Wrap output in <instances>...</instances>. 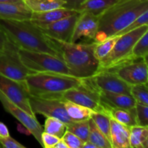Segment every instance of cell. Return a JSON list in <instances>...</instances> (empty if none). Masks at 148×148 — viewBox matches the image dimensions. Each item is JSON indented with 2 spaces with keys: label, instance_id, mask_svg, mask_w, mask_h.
<instances>
[{
  "label": "cell",
  "instance_id": "1",
  "mask_svg": "<svg viewBox=\"0 0 148 148\" xmlns=\"http://www.w3.org/2000/svg\"><path fill=\"white\" fill-rule=\"evenodd\" d=\"M0 27L20 49L47 53L62 59L60 49L54 40L44 34L30 20L0 19Z\"/></svg>",
  "mask_w": 148,
  "mask_h": 148
},
{
  "label": "cell",
  "instance_id": "2",
  "mask_svg": "<svg viewBox=\"0 0 148 148\" xmlns=\"http://www.w3.org/2000/svg\"><path fill=\"white\" fill-rule=\"evenodd\" d=\"M148 10V0H121L99 16L94 42L100 43L130 26Z\"/></svg>",
  "mask_w": 148,
  "mask_h": 148
},
{
  "label": "cell",
  "instance_id": "3",
  "mask_svg": "<svg viewBox=\"0 0 148 148\" xmlns=\"http://www.w3.org/2000/svg\"><path fill=\"white\" fill-rule=\"evenodd\" d=\"M53 40L60 49L62 59L72 76L85 79L99 72L100 61L95 55V42L71 43Z\"/></svg>",
  "mask_w": 148,
  "mask_h": 148
},
{
  "label": "cell",
  "instance_id": "4",
  "mask_svg": "<svg viewBox=\"0 0 148 148\" xmlns=\"http://www.w3.org/2000/svg\"><path fill=\"white\" fill-rule=\"evenodd\" d=\"M82 79L52 72H34L27 76L25 83L31 96L46 99H62L66 90L79 86Z\"/></svg>",
  "mask_w": 148,
  "mask_h": 148
},
{
  "label": "cell",
  "instance_id": "5",
  "mask_svg": "<svg viewBox=\"0 0 148 148\" xmlns=\"http://www.w3.org/2000/svg\"><path fill=\"white\" fill-rule=\"evenodd\" d=\"M147 30L148 25H144L119 35L111 52L100 62L99 71L110 69L126 61L134 59L132 54L134 46Z\"/></svg>",
  "mask_w": 148,
  "mask_h": 148
},
{
  "label": "cell",
  "instance_id": "6",
  "mask_svg": "<svg viewBox=\"0 0 148 148\" xmlns=\"http://www.w3.org/2000/svg\"><path fill=\"white\" fill-rule=\"evenodd\" d=\"M20 58L26 67L33 72H52L71 75L70 70L60 58L43 52L20 49Z\"/></svg>",
  "mask_w": 148,
  "mask_h": 148
},
{
  "label": "cell",
  "instance_id": "7",
  "mask_svg": "<svg viewBox=\"0 0 148 148\" xmlns=\"http://www.w3.org/2000/svg\"><path fill=\"white\" fill-rule=\"evenodd\" d=\"M19 49L7 38L4 48L0 50V74L17 81L24 82L28 75L34 73L22 62Z\"/></svg>",
  "mask_w": 148,
  "mask_h": 148
},
{
  "label": "cell",
  "instance_id": "8",
  "mask_svg": "<svg viewBox=\"0 0 148 148\" xmlns=\"http://www.w3.org/2000/svg\"><path fill=\"white\" fill-rule=\"evenodd\" d=\"M62 100L82 106L95 112L103 113L99 90L94 85L90 77L82 79L79 86L66 90L63 94Z\"/></svg>",
  "mask_w": 148,
  "mask_h": 148
},
{
  "label": "cell",
  "instance_id": "9",
  "mask_svg": "<svg viewBox=\"0 0 148 148\" xmlns=\"http://www.w3.org/2000/svg\"><path fill=\"white\" fill-rule=\"evenodd\" d=\"M131 86L148 82V66L145 58L132 59L108 69Z\"/></svg>",
  "mask_w": 148,
  "mask_h": 148
},
{
  "label": "cell",
  "instance_id": "10",
  "mask_svg": "<svg viewBox=\"0 0 148 148\" xmlns=\"http://www.w3.org/2000/svg\"><path fill=\"white\" fill-rule=\"evenodd\" d=\"M0 91L13 103L35 116L30 108L29 103L30 95L25 81H17L0 74Z\"/></svg>",
  "mask_w": 148,
  "mask_h": 148
},
{
  "label": "cell",
  "instance_id": "11",
  "mask_svg": "<svg viewBox=\"0 0 148 148\" xmlns=\"http://www.w3.org/2000/svg\"><path fill=\"white\" fill-rule=\"evenodd\" d=\"M30 108L33 114H42L46 117H53L63 121L66 126L72 122L65 109L62 99H46L31 96L29 98Z\"/></svg>",
  "mask_w": 148,
  "mask_h": 148
},
{
  "label": "cell",
  "instance_id": "12",
  "mask_svg": "<svg viewBox=\"0 0 148 148\" xmlns=\"http://www.w3.org/2000/svg\"><path fill=\"white\" fill-rule=\"evenodd\" d=\"M0 102L4 107V110L9 114L17 119L36 138L41 145V135L43 130L40 123L37 121L36 116H31L21 108L13 103L0 91Z\"/></svg>",
  "mask_w": 148,
  "mask_h": 148
},
{
  "label": "cell",
  "instance_id": "13",
  "mask_svg": "<svg viewBox=\"0 0 148 148\" xmlns=\"http://www.w3.org/2000/svg\"><path fill=\"white\" fill-rule=\"evenodd\" d=\"M90 78L100 90L132 95L131 85L111 71L101 70Z\"/></svg>",
  "mask_w": 148,
  "mask_h": 148
},
{
  "label": "cell",
  "instance_id": "14",
  "mask_svg": "<svg viewBox=\"0 0 148 148\" xmlns=\"http://www.w3.org/2000/svg\"><path fill=\"white\" fill-rule=\"evenodd\" d=\"M80 12L64 17L43 27H38L44 34L52 39L64 42H71L75 25Z\"/></svg>",
  "mask_w": 148,
  "mask_h": 148
},
{
  "label": "cell",
  "instance_id": "15",
  "mask_svg": "<svg viewBox=\"0 0 148 148\" xmlns=\"http://www.w3.org/2000/svg\"><path fill=\"white\" fill-rule=\"evenodd\" d=\"M99 17L89 12H81L75 25L71 43H77L80 40L85 42H94L98 28Z\"/></svg>",
  "mask_w": 148,
  "mask_h": 148
},
{
  "label": "cell",
  "instance_id": "16",
  "mask_svg": "<svg viewBox=\"0 0 148 148\" xmlns=\"http://www.w3.org/2000/svg\"><path fill=\"white\" fill-rule=\"evenodd\" d=\"M78 12H79L77 10H68L65 8L55 9L49 11L40 12H32L30 20L33 24L38 27H43Z\"/></svg>",
  "mask_w": 148,
  "mask_h": 148
},
{
  "label": "cell",
  "instance_id": "17",
  "mask_svg": "<svg viewBox=\"0 0 148 148\" xmlns=\"http://www.w3.org/2000/svg\"><path fill=\"white\" fill-rule=\"evenodd\" d=\"M100 98L102 106L131 109L135 108L137 101L132 95L100 90Z\"/></svg>",
  "mask_w": 148,
  "mask_h": 148
},
{
  "label": "cell",
  "instance_id": "18",
  "mask_svg": "<svg viewBox=\"0 0 148 148\" xmlns=\"http://www.w3.org/2000/svg\"><path fill=\"white\" fill-rule=\"evenodd\" d=\"M32 11L24 3L0 2V19L30 20Z\"/></svg>",
  "mask_w": 148,
  "mask_h": 148
},
{
  "label": "cell",
  "instance_id": "19",
  "mask_svg": "<svg viewBox=\"0 0 148 148\" xmlns=\"http://www.w3.org/2000/svg\"><path fill=\"white\" fill-rule=\"evenodd\" d=\"M112 148H130V127L111 118Z\"/></svg>",
  "mask_w": 148,
  "mask_h": 148
},
{
  "label": "cell",
  "instance_id": "20",
  "mask_svg": "<svg viewBox=\"0 0 148 148\" xmlns=\"http://www.w3.org/2000/svg\"><path fill=\"white\" fill-rule=\"evenodd\" d=\"M103 107L104 114H107L110 118L116 120L118 122L130 127L137 125L135 108L126 109L121 108H113L106 106H103Z\"/></svg>",
  "mask_w": 148,
  "mask_h": 148
},
{
  "label": "cell",
  "instance_id": "21",
  "mask_svg": "<svg viewBox=\"0 0 148 148\" xmlns=\"http://www.w3.org/2000/svg\"><path fill=\"white\" fill-rule=\"evenodd\" d=\"M119 1L121 0H87L80 6L78 11L89 12L99 17Z\"/></svg>",
  "mask_w": 148,
  "mask_h": 148
},
{
  "label": "cell",
  "instance_id": "22",
  "mask_svg": "<svg viewBox=\"0 0 148 148\" xmlns=\"http://www.w3.org/2000/svg\"><path fill=\"white\" fill-rule=\"evenodd\" d=\"M25 5L32 12H40L55 9L64 8V0H24Z\"/></svg>",
  "mask_w": 148,
  "mask_h": 148
},
{
  "label": "cell",
  "instance_id": "23",
  "mask_svg": "<svg viewBox=\"0 0 148 148\" xmlns=\"http://www.w3.org/2000/svg\"><path fill=\"white\" fill-rule=\"evenodd\" d=\"M64 101V100H63ZM65 109L72 121H80L88 120L93 111L88 108L78 105L69 101H64Z\"/></svg>",
  "mask_w": 148,
  "mask_h": 148
},
{
  "label": "cell",
  "instance_id": "24",
  "mask_svg": "<svg viewBox=\"0 0 148 148\" xmlns=\"http://www.w3.org/2000/svg\"><path fill=\"white\" fill-rule=\"evenodd\" d=\"M88 122L90 127L88 141L93 143L98 148H112L111 143L104 135L103 133L98 128L92 119L90 118L88 119Z\"/></svg>",
  "mask_w": 148,
  "mask_h": 148
},
{
  "label": "cell",
  "instance_id": "25",
  "mask_svg": "<svg viewBox=\"0 0 148 148\" xmlns=\"http://www.w3.org/2000/svg\"><path fill=\"white\" fill-rule=\"evenodd\" d=\"M148 137V127L136 125L130 127V147L143 148Z\"/></svg>",
  "mask_w": 148,
  "mask_h": 148
},
{
  "label": "cell",
  "instance_id": "26",
  "mask_svg": "<svg viewBox=\"0 0 148 148\" xmlns=\"http://www.w3.org/2000/svg\"><path fill=\"white\" fill-rule=\"evenodd\" d=\"M66 131V125L63 121L53 117H47L44 124V132L53 134L62 139Z\"/></svg>",
  "mask_w": 148,
  "mask_h": 148
},
{
  "label": "cell",
  "instance_id": "27",
  "mask_svg": "<svg viewBox=\"0 0 148 148\" xmlns=\"http://www.w3.org/2000/svg\"><path fill=\"white\" fill-rule=\"evenodd\" d=\"M91 119L98 128L103 133L106 138L111 143V118L107 114L102 112H93L91 114Z\"/></svg>",
  "mask_w": 148,
  "mask_h": 148
},
{
  "label": "cell",
  "instance_id": "28",
  "mask_svg": "<svg viewBox=\"0 0 148 148\" xmlns=\"http://www.w3.org/2000/svg\"><path fill=\"white\" fill-rule=\"evenodd\" d=\"M66 130L77 136L84 143L88 141L90 127L88 120L80 121H72L66 126Z\"/></svg>",
  "mask_w": 148,
  "mask_h": 148
},
{
  "label": "cell",
  "instance_id": "29",
  "mask_svg": "<svg viewBox=\"0 0 148 148\" xmlns=\"http://www.w3.org/2000/svg\"><path fill=\"white\" fill-rule=\"evenodd\" d=\"M119 36H114L103 40L102 42L96 43L95 47V55L100 62L106 57L107 55L111 52Z\"/></svg>",
  "mask_w": 148,
  "mask_h": 148
},
{
  "label": "cell",
  "instance_id": "30",
  "mask_svg": "<svg viewBox=\"0 0 148 148\" xmlns=\"http://www.w3.org/2000/svg\"><path fill=\"white\" fill-rule=\"evenodd\" d=\"M131 94L137 103L148 106V82L132 85L131 87Z\"/></svg>",
  "mask_w": 148,
  "mask_h": 148
},
{
  "label": "cell",
  "instance_id": "31",
  "mask_svg": "<svg viewBox=\"0 0 148 148\" xmlns=\"http://www.w3.org/2000/svg\"><path fill=\"white\" fill-rule=\"evenodd\" d=\"M132 54L133 57L135 59L145 58L148 56V30L136 43L133 49Z\"/></svg>",
  "mask_w": 148,
  "mask_h": 148
},
{
  "label": "cell",
  "instance_id": "32",
  "mask_svg": "<svg viewBox=\"0 0 148 148\" xmlns=\"http://www.w3.org/2000/svg\"><path fill=\"white\" fill-rule=\"evenodd\" d=\"M137 125L148 127V106L137 103L135 106Z\"/></svg>",
  "mask_w": 148,
  "mask_h": 148
},
{
  "label": "cell",
  "instance_id": "33",
  "mask_svg": "<svg viewBox=\"0 0 148 148\" xmlns=\"http://www.w3.org/2000/svg\"><path fill=\"white\" fill-rule=\"evenodd\" d=\"M62 139L69 148H82L84 143H85L77 136L67 130L65 132Z\"/></svg>",
  "mask_w": 148,
  "mask_h": 148
},
{
  "label": "cell",
  "instance_id": "34",
  "mask_svg": "<svg viewBox=\"0 0 148 148\" xmlns=\"http://www.w3.org/2000/svg\"><path fill=\"white\" fill-rule=\"evenodd\" d=\"M144 25H148V10H146L145 12H143L140 17H137V18L136 19L130 26H128V27H126L125 29L121 30L117 36L124 34V33L129 32L130 30H133V29L134 28H137V27H140V26Z\"/></svg>",
  "mask_w": 148,
  "mask_h": 148
},
{
  "label": "cell",
  "instance_id": "35",
  "mask_svg": "<svg viewBox=\"0 0 148 148\" xmlns=\"http://www.w3.org/2000/svg\"><path fill=\"white\" fill-rule=\"evenodd\" d=\"M60 139L53 134L43 132L41 135V146L44 148H53L55 145L59 141Z\"/></svg>",
  "mask_w": 148,
  "mask_h": 148
},
{
  "label": "cell",
  "instance_id": "36",
  "mask_svg": "<svg viewBox=\"0 0 148 148\" xmlns=\"http://www.w3.org/2000/svg\"><path fill=\"white\" fill-rule=\"evenodd\" d=\"M0 145L1 147L5 148H25L24 145L20 144L10 136L7 137H0Z\"/></svg>",
  "mask_w": 148,
  "mask_h": 148
},
{
  "label": "cell",
  "instance_id": "37",
  "mask_svg": "<svg viewBox=\"0 0 148 148\" xmlns=\"http://www.w3.org/2000/svg\"><path fill=\"white\" fill-rule=\"evenodd\" d=\"M65 1V4L64 8L68 10H74L78 11L80 6L87 0H64ZM79 12V11H78Z\"/></svg>",
  "mask_w": 148,
  "mask_h": 148
},
{
  "label": "cell",
  "instance_id": "38",
  "mask_svg": "<svg viewBox=\"0 0 148 148\" xmlns=\"http://www.w3.org/2000/svg\"><path fill=\"white\" fill-rule=\"evenodd\" d=\"M10 135L8 128L4 123L0 121V137H7Z\"/></svg>",
  "mask_w": 148,
  "mask_h": 148
},
{
  "label": "cell",
  "instance_id": "39",
  "mask_svg": "<svg viewBox=\"0 0 148 148\" xmlns=\"http://www.w3.org/2000/svg\"><path fill=\"white\" fill-rule=\"evenodd\" d=\"M7 36L4 32V30L0 27V50L4 48V45H5L6 42L7 40Z\"/></svg>",
  "mask_w": 148,
  "mask_h": 148
},
{
  "label": "cell",
  "instance_id": "40",
  "mask_svg": "<svg viewBox=\"0 0 148 148\" xmlns=\"http://www.w3.org/2000/svg\"><path fill=\"white\" fill-rule=\"evenodd\" d=\"M53 148H69V147H68V146L66 145V143L64 142V140H62V139H60L59 141L55 145Z\"/></svg>",
  "mask_w": 148,
  "mask_h": 148
},
{
  "label": "cell",
  "instance_id": "41",
  "mask_svg": "<svg viewBox=\"0 0 148 148\" xmlns=\"http://www.w3.org/2000/svg\"><path fill=\"white\" fill-rule=\"evenodd\" d=\"M82 148H98L96 147V145L93 144V143H90V141H87L84 143L83 147Z\"/></svg>",
  "mask_w": 148,
  "mask_h": 148
},
{
  "label": "cell",
  "instance_id": "42",
  "mask_svg": "<svg viewBox=\"0 0 148 148\" xmlns=\"http://www.w3.org/2000/svg\"><path fill=\"white\" fill-rule=\"evenodd\" d=\"M0 2H5V3H24V0H0Z\"/></svg>",
  "mask_w": 148,
  "mask_h": 148
},
{
  "label": "cell",
  "instance_id": "43",
  "mask_svg": "<svg viewBox=\"0 0 148 148\" xmlns=\"http://www.w3.org/2000/svg\"><path fill=\"white\" fill-rule=\"evenodd\" d=\"M143 148H148V137L147 140L145 141V143H144V145H143Z\"/></svg>",
  "mask_w": 148,
  "mask_h": 148
},
{
  "label": "cell",
  "instance_id": "44",
  "mask_svg": "<svg viewBox=\"0 0 148 148\" xmlns=\"http://www.w3.org/2000/svg\"><path fill=\"white\" fill-rule=\"evenodd\" d=\"M145 59L146 62H147V66H148V56H146V57L145 58Z\"/></svg>",
  "mask_w": 148,
  "mask_h": 148
},
{
  "label": "cell",
  "instance_id": "45",
  "mask_svg": "<svg viewBox=\"0 0 148 148\" xmlns=\"http://www.w3.org/2000/svg\"><path fill=\"white\" fill-rule=\"evenodd\" d=\"M143 1H147V0H143Z\"/></svg>",
  "mask_w": 148,
  "mask_h": 148
},
{
  "label": "cell",
  "instance_id": "46",
  "mask_svg": "<svg viewBox=\"0 0 148 148\" xmlns=\"http://www.w3.org/2000/svg\"><path fill=\"white\" fill-rule=\"evenodd\" d=\"M0 147H1V145H0Z\"/></svg>",
  "mask_w": 148,
  "mask_h": 148
}]
</instances>
